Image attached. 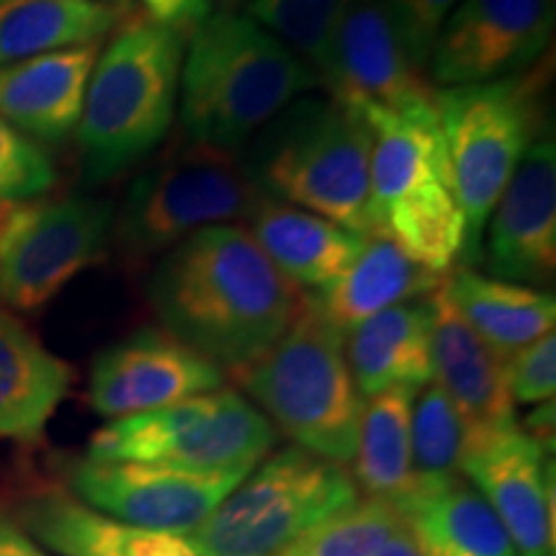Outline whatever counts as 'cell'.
<instances>
[{"instance_id":"13","label":"cell","mask_w":556,"mask_h":556,"mask_svg":"<svg viewBox=\"0 0 556 556\" xmlns=\"http://www.w3.org/2000/svg\"><path fill=\"white\" fill-rule=\"evenodd\" d=\"M240 475H197L135 462L78 458L67 467L70 492L103 516L148 531L189 536L238 486Z\"/></svg>"},{"instance_id":"15","label":"cell","mask_w":556,"mask_h":556,"mask_svg":"<svg viewBox=\"0 0 556 556\" xmlns=\"http://www.w3.org/2000/svg\"><path fill=\"white\" fill-rule=\"evenodd\" d=\"M227 374L168 330H137L96 356L88 402L96 413L119 417L150 413L225 387Z\"/></svg>"},{"instance_id":"3","label":"cell","mask_w":556,"mask_h":556,"mask_svg":"<svg viewBox=\"0 0 556 556\" xmlns=\"http://www.w3.org/2000/svg\"><path fill=\"white\" fill-rule=\"evenodd\" d=\"M186 37L127 13L90 73L75 129L83 173L106 184L163 142L176 119Z\"/></svg>"},{"instance_id":"7","label":"cell","mask_w":556,"mask_h":556,"mask_svg":"<svg viewBox=\"0 0 556 556\" xmlns=\"http://www.w3.org/2000/svg\"><path fill=\"white\" fill-rule=\"evenodd\" d=\"M235 377L299 448L340 467L353 462L364 397L348 368L345 338L309 296L278 343Z\"/></svg>"},{"instance_id":"21","label":"cell","mask_w":556,"mask_h":556,"mask_svg":"<svg viewBox=\"0 0 556 556\" xmlns=\"http://www.w3.org/2000/svg\"><path fill=\"white\" fill-rule=\"evenodd\" d=\"M245 222L263 255L304 294L332 287L364 245V235L268 197L258 201Z\"/></svg>"},{"instance_id":"31","label":"cell","mask_w":556,"mask_h":556,"mask_svg":"<svg viewBox=\"0 0 556 556\" xmlns=\"http://www.w3.org/2000/svg\"><path fill=\"white\" fill-rule=\"evenodd\" d=\"M348 3L351 0H248L245 16L281 39L319 78L332 29Z\"/></svg>"},{"instance_id":"1","label":"cell","mask_w":556,"mask_h":556,"mask_svg":"<svg viewBox=\"0 0 556 556\" xmlns=\"http://www.w3.org/2000/svg\"><path fill=\"white\" fill-rule=\"evenodd\" d=\"M148 299L163 330L222 371L240 374L278 343L307 294L263 255L245 227L219 225L160 255Z\"/></svg>"},{"instance_id":"16","label":"cell","mask_w":556,"mask_h":556,"mask_svg":"<svg viewBox=\"0 0 556 556\" xmlns=\"http://www.w3.org/2000/svg\"><path fill=\"white\" fill-rule=\"evenodd\" d=\"M482 261L492 278L546 287L556 274V142L536 137L492 208Z\"/></svg>"},{"instance_id":"8","label":"cell","mask_w":556,"mask_h":556,"mask_svg":"<svg viewBox=\"0 0 556 556\" xmlns=\"http://www.w3.org/2000/svg\"><path fill=\"white\" fill-rule=\"evenodd\" d=\"M358 497L340 464L291 446L263 458L184 539L199 556H281Z\"/></svg>"},{"instance_id":"26","label":"cell","mask_w":556,"mask_h":556,"mask_svg":"<svg viewBox=\"0 0 556 556\" xmlns=\"http://www.w3.org/2000/svg\"><path fill=\"white\" fill-rule=\"evenodd\" d=\"M400 513L446 556H520L503 520L464 477L413 486Z\"/></svg>"},{"instance_id":"2","label":"cell","mask_w":556,"mask_h":556,"mask_svg":"<svg viewBox=\"0 0 556 556\" xmlns=\"http://www.w3.org/2000/svg\"><path fill=\"white\" fill-rule=\"evenodd\" d=\"M315 88V70L245 13L212 11L186 37L178 101L189 142L238 150Z\"/></svg>"},{"instance_id":"19","label":"cell","mask_w":556,"mask_h":556,"mask_svg":"<svg viewBox=\"0 0 556 556\" xmlns=\"http://www.w3.org/2000/svg\"><path fill=\"white\" fill-rule=\"evenodd\" d=\"M101 41L0 67V119L34 142H62L78 129Z\"/></svg>"},{"instance_id":"27","label":"cell","mask_w":556,"mask_h":556,"mask_svg":"<svg viewBox=\"0 0 556 556\" xmlns=\"http://www.w3.org/2000/svg\"><path fill=\"white\" fill-rule=\"evenodd\" d=\"M127 13L129 9L96 0H0V67L96 45Z\"/></svg>"},{"instance_id":"38","label":"cell","mask_w":556,"mask_h":556,"mask_svg":"<svg viewBox=\"0 0 556 556\" xmlns=\"http://www.w3.org/2000/svg\"><path fill=\"white\" fill-rule=\"evenodd\" d=\"M96 3H109V5H119V9H129L131 0H96Z\"/></svg>"},{"instance_id":"11","label":"cell","mask_w":556,"mask_h":556,"mask_svg":"<svg viewBox=\"0 0 556 556\" xmlns=\"http://www.w3.org/2000/svg\"><path fill=\"white\" fill-rule=\"evenodd\" d=\"M116 214L88 197L29 199L0 206V302L39 312L109 250Z\"/></svg>"},{"instance_id":"39","label":"cell","mask_w":556,"mask_h":556,"mask_svg":"<svg viewBox=\"0 0 556 556\" xmlns=\"http://www.w3.org/2000/svg\"><path fill=\"white\" fill-rule=\"evenodd\" d=\"M222 3H238V0H222Z\"/></svg>"},{"instance_id":"28","label":"cell","mask_w":556,"mask_h":556,"mask_svg":"<svg viewBox=\"0 0 556 556\" xmlns=\"http://www.w3.org/2000/svg\"><path fill=\"white\" fill-rule=\"evenodd\" d=\"M420 389L394 387L368 397L361 415L356 454H353L351 477L358 490H364V495L371 500H384L397 510L405 505L415 484L409 415Z\"/></svg>"},{"instance_id":"22","label":"cell","mask_w":556,"mask_h":556,"mask_svg":"<svg viewBox=\"0 0 556 556\" xmlns=\"http://www.w3.org/2000/svg\"><path fill=\"white\" fill-rule=\"evenodd\" d=\"M443 281L446 276L417 263L384 232H368L351 268L332 287L307 296L319 315L345 338L368 317L394 304L433 296Z\"/></svg>"},{"instance_id":"30","label":"cell","mask_w":556,"mask_h":556,"mask_svg":"<svg viewBox=\"0 0 556 556\" xmlns=\"http://www.w3.org/2000/svg\"><path fill=\"white\" fill-rule=\"evenodd\" d=\"M405 516L384 500L358 497L304 533L281 556H374Z\"/></svg>"},{"instance_id":"25","label":"cell","mask_w":556,"mask_h":556,"mask_svg":"<svg viewBox=\"0 0 556 556\" xmlns=\"http://www.w3.org/2000/svg\"><path fill=\"white\" fill-rule=\"evenodd\" d=\"M443 289L469 328L503 361L554 332L556 302L552 291L503 281L464 266L443 281Z\"/></svg>"},{"instance_id":"34","label":"cell","mask_w":556,"mask_h":556,"mask_svg":"<svg viewBox=\"0 0 556 556\" xmlns=\"http://www.w3.org/2000/svg\"><path fill=\"white\" fill-rule=\"evenodd\" d=\"M458 3L462 0H389L394 18L405 34L409 58L420 70L428 67L438 31Z\"/></svg>"},{"instance_id":"18","label":"cell","mask_w":556,"mask_h":556,"mask_svg":"<svg viewBox=\"0 0 556 556\" xmlns=\"http://www.w3.org/2000/svg\"><path fill=\"white\" fill-rule=\"evenodd\" d=\"M433 304V379L462 415L469 446L497 430L518 426L516 402L507 387L505 361L469 328L446 294L438 289Z\"/></svg>"},{"instance_id":"4","label":"cell","mask_w":556,"mask_h":556,"mask_svg":"<svg viewBox=\"0 0 556 556\" xmlns=\"http://www.w3.org/2000/svg\"><path fill=\"white\" fill-rule=\"evenodd\" d=\"M371 131L374 232L446 276L464 253V214L451 180L433 99L407 109L353 106Z\"/></svg>"},{"instance_id":"33","label":"cell","mask_w":556,"mask_h":556,"mask_svg":"<svg viewBox=\"0 0 556 556\" xmlns=\"http://www.w3.org/2000/svg\"><path fill=\"white\" fill-rule=\"evenodd\" d=\"M507 387L516 405H544L556 392V338L554 332L533 340L505 361Z\"/></svg>"},{"instance_id":"20","label":"cell","mask_w":556,"mask_h":556,"mask_svg":"<svg viewBox=\"0 0 556 556\" xmlns=\"http://www.w3.org/2000/svg\"><path fill=\"white\" fill-rule=\"evenodd\" d=\"M16 520L60 556H199L184 536L122 523L65 490L34 492L18 505Z\"/></svg>"},{"instance_id":"9","label":"cell","mask_w":556,"mask_h":556,"mask_svg":"<svg viewBox=\"0 0 556 556\" xmlns=\"http://www.w3.org/2000/svg\"><path fill=\"white\" fill-rule=\"evenodd\" d=\"M276 443L270 420L235 389L109 420L88 443L96 462L155 464L197 475L248 477Z\"/></svg>"},{"instance_id":"32","label":"cell","mask_w":556,"mask_h":556,"mask_svg":"<svg viewBox=\"0 0 556 556\" xmlns=\"http://www.w3.org/2000/svg\"><path fill=\"white\" fill-rule=\"evenodd\" d=\"M54 184L58 170L47 150L0 119V206L47 197Z\"/></svg>"},{"instance_id":"12","label":"cell","mask_w":556,"mask_h":556,"mask_svg":"<svg viewBox=\"0 0 556 556\" xmlns=\"http://www.w3.org/2000/svg\"><path fill=\"white\" fill-rule=\"evenodd\" d=\"M554 0H462L430 52L441 88L513 78L544 60L554 39Z\"/></svg>"},{"instance_id":"14","label":"cell","mask_w":556,"mask_h":556,"mask_svg":"<svg viewBox=\"0 0 556 556\" xmlns=\"http://www.w3.org/2000/svg\"><path fill=\"white\" fill-rule=\"evenodd\" d=\"M319 86L348 106L407 109L435 90L409 58L389 0H351L338 18Z\"/></svg>"},{"instance_id":"24","label":"cell","mask_w":556,"mask_h":556,"mask_svg":"<svg viewBox=\"0 0 556 556\" xmlns=\"http://www.w3.org/2000/svg\"><path fill=\"white\" fill-rule=\"evenodd\" d=\"M433 304L428 299L394 304L345 336V361L361 397L394 387L433 381Z\"/></svg>"},{"instance_id":"29","label":"cell","mask_w":556,"mask_h":556,"mask_svg":"<svg viewBox=\"0 0 556 556\" xmlns=\"http://www.w3.org/2000/svg\"><path fill=\"white\" fill-rule=\"evenodd\" d=\"M469 433L454 402L435 381L417 392L409 415V451H413V486L446 482L464 477Z\"/></svg>"},{"instance_id":"17","label":"cell","mask_w":556,"mask_h":556,"mask_svg":"<svg viewBox=\"0 0 556 556\" xmlns=\"http://www.w3.org/2000/svg\"><path fill=\"white\" fill-rule=\"evenodd\" d=\"M552 446L520 426L497 430L467 451L462 475L490 503L520 556H554Z\"/></svg>"},{"instance_id":"23","label":"cell","mask_w":556,"mask_h":556,"mask_svg":"<svg viewBox=\"0 0 556 556\" xmlns=\"http://www.w3.org/2000/svg\"><path fill=\"white\" fill-rule=\"evenodd\" d=\"M75 374L11 312L0 309V441L45 435L73 389Z\"/></svg>"},{"instance_id":"5","label":"cell","mask_w":556,"mask_h":556,"mask_svg":"<svg viewBox=\"0 0 556 556\" xmlns=\"http://www.w3.org/2000/svg\"><path fill=\"white\" fill-rule=\"evenodd\" d=\"M368 157L371 131L356 109L332 96H302L258 131L245 165L263 197L368 235Z\"/></svg>"},{"instance_id":"6","label":"cell","mask_w":556,"mask_h":556,"mask_svg":"<svg viewBox=\"0 0 556 556\" xmlns=\"http://www.w3.org/2000/svg\"><path fill=\"white\" fill-rule=\"evenodd\" d=\"M546 58L513 78L438 88L433 103L454 191L464 214V268L482 261L484 227L507 180L546 124Z\"/></svg>"},{"instance_id":"10","label":"cell","mask_w":556,"mask_h":556,"mask_svg":"<svg viewBox=\"0 0 556 556\" xmlns=\"http://www.w3.org/2000/svg\"><path fill=\"white\" fill-rule=\"evenodd\" d=\"M261 199L235 150L189 142L129 186L119 242L131 263H148L199 229L248 219Z\"/></svg>"},{"instance_id":"37","label":"cell","mask_w":556,"mask_h":556,"mask_svg":"<svg viewBox=\"0 0 556 556\" xmlns=\"http://www.w3.org/2000/svg\"><path fill=\"white\" fill-rule=\"evenodd\" d=\"M0 556H50L47 548L37 544L11 513L0 507Z\"/></svg>"},{"instance_id":"35","label":"cell","mask_w":556,"mask_h":556,"mask_svg":"<svg viewBox=\"0 0 556 556\" xmlns=\"http://www.w3.org/2000/svg\"><path fill=\"white\" fill-rule=\"evenodd\" d=\"M142 5L144 16L184 37H189L201 21L212 16V0H142Z\"/></svg>"},{"instance_id":"36","label":"cell","mask_w":556,"mask_h":556,"mask_svg":"<svg viewBox=\"0 0 556 556\" xmlns=\"http://www.w3.org/2000/svg\"><path fill=\"white\" fill-rule=\"evenodd\" d=\"M374 556H446L405 518Z\"/></svg>"}]
</instances>
